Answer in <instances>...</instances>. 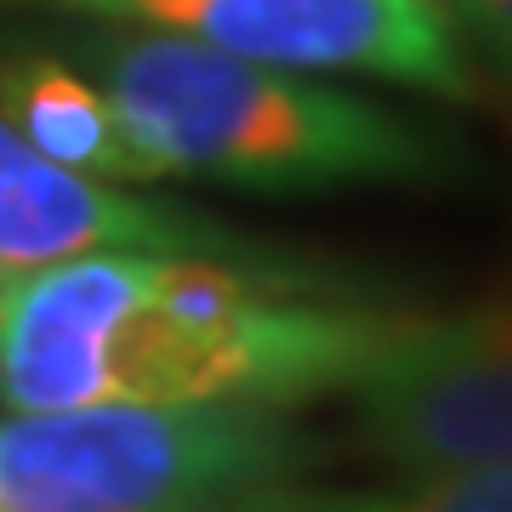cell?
<instances>
[{
  "mask_svg": "<svg viewBox=\"0 0 512 512\" xmlns=\"http://www.w3.org/2000/svg\"><path fill=\"white\" fill-rule=\"evenodd\" d=\"M444 6H450L473 63H484L512 92V0H444Z\"/></svg>",
  "mask_w": 512,
  "mask_h": 512,
  "instance_id": "ba28073f",
  "label": "cell"
},
{
  "mask_svg": "<svg viewBox=\"0 0 512 512\" xmlns=\"http://www.w3.org/2000/svg\"><path fill=\"white\" fill-rule=\"evenodd\" d=\"M0 285H6V274H0Z\"/></svg>",
  "mask_w": 512,
  "mask_h": 512,
  "instance_id": "9c48e42d",
  "label": "cell"
},
{
  "mask_svg": "<svg viewBox=\"0 0 512 512\" xmlns=\"http://www.w3.org/2000/svg\"><path fill=\"white\" fill-rule=\"evenodd\" d=\"M217 512H512V461L421 473L382 490H319L308 478H291V484L239 495Z\"/></svg>",
  "mask_w": 512,
  "mask_h": 512,
  "instance_id": "52a82bcc",
  "label": "cell"
},
{
  "mask_svg": "<svg viewBox=\"0 0 512 512\" xmlns=\"http://www.w3.org/2000/svg\"><path fill=\"white\" fill-rule=\"evenodd\" d=\"M0 114L46 154L80 177L120 188L165 183L160 165L126 131L92 74L63 57L52 40H12L0 46Z\"/></svg>",
  "mask_w": 512,
  "mask_h": 512,
  "instance_id": "8992f818",
  "label": "cell"
},
{
  "mask_svg": "<svg viewBox=\"0 0 512 512\" xmlns=\"http://www.w3.org/2000/svg\"><path fill=\"white\" fill-rule=\"evenodd\" d=\"M92 74L160 177L251 194L439 183L456 177V131L404 114L325 74L274 69L194 35L103 23L52 40Z\"/></svg>",
  "mask_w": 512,
  "mask_h": 512,
  "instance_id": "7a4b0ae2",
  "label": "cell"
},
{
  "mask_svg": "<svg viewBox=\"0 0 512 512\" xmlns=\"http://www.w3.org/2000/svg\"><path fill=\"white\" fill-rule=\"evenodd\" d=\"M86 251H262L228 222L154 200L137 188L97 183L69 165L46 160L6 114H0V274L46 268Z\"/></svg>",
  "mask_w": 512,
  "mask_h": 512,
  "instance_id": "5b68a950",
  "label": "cell"
},
{
  "mask_svg": "<svg viewBox=\"0 0 512 512\" xmlns=\"http://www.w3.org/2000/svg\"><path fill=\"white\" fill-rule=\"evenodd\" d=\"M353 439L387 473L512 461V296L456 313H399L348 382Z\"/></svg>",
  "mask_w": 512,
  "mask_h": 512,
  "instance_id": "277c9868",
  "label": "cell"
},
{
  "mask_svg": "<svg viewBox=\"0 0 512 512\" xmlns=\"http://www.w3.org/2000/svg\"><path fill=\"white\" fill-rule=\"evenodd\" d=\"M325 439L268 404H74L0 421V512H217L308 478Z\"/></svg>",
  "mask_w": 512,
  "mask_h": 512,
  "instance_id": "3957f363",
  "label": "cell"
},
{
  "mask_svg": "<svg viewBox=\"0 0 512 512\" xmlns=\"http://www.w3.org/2000/svg\"><path fill=\"white\" fill-rule=\"evenodd\" d=\"M399 325L279 251H86L0 285V404H268L348 393Z\"/></svg>",
  "mask_w": 512,
  "mask_h": 512,
  "instance_id": "6da1fadb",
  "label": "cell"
}]
</instances>
